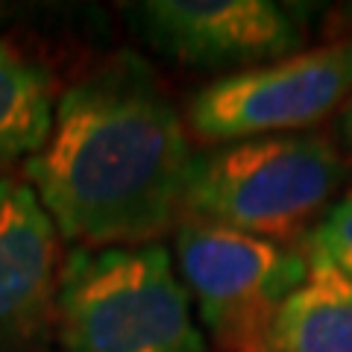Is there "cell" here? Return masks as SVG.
Instances as JSON below:
<instances>
[{"label":"cell","mask_w":352,"mask_h":352,"mask_svg":"<svg viewBox=\"0 0 352 352\" xmlns=\"http://www.w3.org/2000/svg\"><path fill=\"white\" fill-rule=\"evenodd\" d=\"M191 141L156 74L118 56L59 97L30 185L76 250L144 247L182 223Z\"/></svg>","instance_id":"1"},{"label":"cell","mask_w":352,"mask_h":352,"mask_svg":"<svg viewBox=\"0 0 352 352\" xmlns=\"http://www.w3.org/2000/svg\"><path fill=\"white\" fill-rule=\"evenodd\" d=\"M346 176L344 153L317 132L220 144L194 153L182 220L302 247Z\"/></svg>","instance_id":"2"},{"label":"cell","mask_w":352,"mask_h":352,"mask_svg":"<svg viewBox=\"0 0 352 352\" xmlns=\"http://www.w3.org/2000/svg\"><path fill=\"white\" fill-rule=\"evenodd\" d=\"M65 352H206L191 296L159 244L74 250L59 270Z\"/></svg>","instance_id":"3"},{"label":"cell","mask_w":352,"mask_h":352,"mask_svg":"<svg viewBox=\"0 0 352 352\" xmlns=\"http://www.w3.org/2000/svg\"><path fill=\"white\" fill-rule=\"evenodd\" d=\"M176 264L200 320L220 352H267L285 300L305 279V247H288L223 226L182 220Z\"/></svg>","instance_id":"4"},{"label":"cell","mask_w":352,"mask_h":352,"mask_svg":"<svg viewBox=\"0 0 352 352\" xmlns=\"http://www.w3.org/2000/svg\"><path fill=\"white\" fill-rule=\"evenodd\" d=\"M352 100V36L291 53L208 82L188 106V132L203 144L296 135Z\"/></svg>","instance_id":"5"},{"label":"cell","mask_w":352,"mask_h":352,"mask_svg":"<svg viewBox=\"0 0 352 352\" xmlns=\"http://www.w3.org/2000/svg\"><path fill=\"white\" fill-rule=\"evenodd\" d=\"M132 21L150 47L206 71H250L300 47L294 15L273 0H147Z\"/></svg>","instance_id":"6"},{"label":"cell","mask_w":352,"mask_h":352,"mask_svg":"<svg viewBox=\"0 0 352 352\" xmlns=\"http://www.w3.org/2000/svg\"><path fill=\"white\" fill-rule=\"evenodd\" d=\"M59 232L30 182H0V346L38 332L56 305Z\"/></svg>","instance_id":"7"},{"label":"cell","mask_w":352,"mask_h":352,"mask_svg":"<svg viewBox=\"0 0 352 352\" xmlns=\"http://www.w3.org/2000/svg\"><path fill=\"white\" fill-rule=\"evenodd\" d=\"M267 352H352V279L308 252L305 279L279 308Z\"/></svg>","instance_id":"8"},{"label":"cell","mask_w":352,"mask_h":352,"mask_svg":"<svg viewBox=\"0 0 352 352\" xmlns=\"http://www.w3.org/2000/svg\"><path fill=\"white\" fill-rule=\"evenodd\" d=\"M53 115L50 74L15 44L0 41V164L36 156L53 129Z\"/></svg>","instance_id":"9"},{"label":"cell","mask_w":352,"mask_h":352,"mask_svg":"<svg viewBox=\"0 0 352 352\" xmlns=\"http://www.w3.org/2000/svg\"><path fill=\"white\" fill-rule=\"evenodd\" d=\"M302 247L352 279V191L332 203Z\"/></svg>","instance_id":"10"},{"label":"cell","mask_w":352,"mask_h":352,"mask_svg":"<svg viewBox=\"0 0 352 352\" xmlns=\"http://www.w3.org/2000/svg\"><path fill=\"white\" fill-rule=\"evenodd\" d=\"M344 138H346V144L352 147V100L346 103V112H344Z\"/></svg>","instance_id":"11"}]
</instances>
